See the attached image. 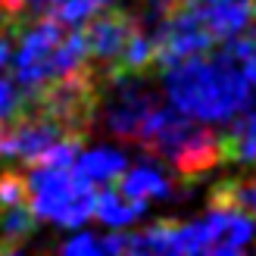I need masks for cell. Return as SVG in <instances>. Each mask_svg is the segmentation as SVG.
<instances>
[{
    "label": "cell",
    "mask_w": 256,
    "mask_h": 256,
    "mask_svg": "<svg viewBox=\"0 0 256 256\" xmlns=\"http://www.w3.org/2000/svg\"><path fill=\"white\" fill-rule=\"evenodd\" d=\"M138 28H140L138 19L128 10H122V6H112L106 12H100V16L94 12L91 22L82 28L84 44H88V60H91L94 72L104 78V84L110 82V75H112V69H116V62L122 56L128 38H132Z\"/></svg>",
    "instance_id": "obj_5"
},
{
    "label": "cell",
    "mask_w": 256,
    "mask_h": 256,
    "mask_svg": "<svg viewBox=\"0 0 256 256\" xmlns=\"http://www.w3.org/2000/svg\"><path fill=\"white\" fill-rule=\"evenodd\" d=\"M172 106L200 122H228L253 104V84L240 62L219 50L212 56H188L162 69Z\"/></svg>",
    "instance_id": "obj_1"
},
{
    "label": "cell",
    "mask_w": 256,
    "mask_h": 256,
    "mask_svg": "<svg viewBox=\"0 0 256 256\" xmlns=\"http://www.w3.org/2000/svg\"><path fill=\"white\" fill-rule=\"evenodd\" d=\"M106 84H112V97L104 106L106 128L116 138L138 144L150 112L160 106V97L144 84V75H122V78H112Z\"/></svg>",
    "instance_id": "obj_4"
},
{
    "label": "cell",
    "mask_w": 256,
    "mask_h": 256,
    "mask_svg": "<svg viewBox=\"0 0 256 256\" xmlns=\"http://www.w3.org/2000/svg\"><path fill=\"white\" fill-rule=\"evenodd\" d=\"M197 4H200V16L206 22V28L212 32V38L225 41V38L247 32V25L253 22L256 0H197Z\"/></svg>",
    "instance_id": "obj_6"
},
{
    "label": "cell",
    "mask_w": 256,
    "mask_h": 256,
    "mask_svg": "<svg viewBox=\"0 0 256 256\" xmlns=\"http://www.w3.org/2000/svg\"><path fill=\"white\" fill-rule=\"evenodd\" d=\"M25 188H28V206L34 219L56 222L62 228H78L94 216L97 190L91 182L62 166H41L34 162L25 172Z\"/></svg>",
    "instance_id": "obj_3"
},
{
    "label": "cell",
    "mask_w": 256,
    "mask_h": 256,
    "mask_svg": "<svg viewBox=\"0 0 256 256\" xmlns=\"http://www.w3.org/2000/svg\"><path fill=\"white\" fill-rule=\"evenodd\" d=\"M147 210V200H134V197H125L122 190H100L97 194V203H94V216L104 225L110 228H125V225H132L140 212Z\"/></svg>",
    "instance_id": "obj_8"
},
{
    "label": "cell",
    "mask_w": 256,
    "mask_h": 256,
    "mask_svg": "<svg viewBox=\"0 0 256 256\" xmlns=\"http://www.w3.org/2000/svg\"><path fill=\"white\" fill-rule=\"evenodd\" d=\"M138 144L156 160H169L184 182H197L225 160L222 138H216V132L190 122L182 110L162 104L150 112Z\"/></svg>",
    "instance_id": "obj_2"
},
{
    "label": "cell",
    "mask_w": 256,
    "mask_h": 256,
    "mask_svg": "<svg viewBox=\"0 0 256 256\" xmlns=\"http://www.w3.org/2000/svg\"><path fill=\"white\" fill-rule=\"evenodd\" d=\"M125 169H128V160L119 150H110V147H97L91 153H82V156H75V162H72V172L82 175L84 182H91V184L116 182Z\"/></svg>",
    "instance_id": "obj_7"
},
{
    "label": "cell",
    "mask_w": 256,
    "mask_h": 256,
    "mask_svg": "<svg viewBox=\"0 0 256 256\" xmlns=\"http://www.w3.org/2000/svg\"><path fill=\"white\" fill-rule=\"evenodd\" d=\"M212 210H238L256 216V182L253 178H225L210 190Z\"/></svg>",
    "instance_id": "obj_10"
},
{
    "label": "cell",
    "mask_w": 256,
    "mask_h": 256,
    "mask_svg": "<svg viewBox=\"0 0 256 256\" xmlns=\"http://www.w3.org/2000/svg\"><path fill=\"white\" fill-rule=\"evenodd\" d=\"M34 232V212L28 203L0 210V250H19Z\"/></svg>",
    "instance_id": "obj_11"
},
{
    "label": "cell",
    "mask_w": 256,
    "mask_h": 256,
    "mask_svg": "<svg viewBox=\"0 0 256 256\" xmlns=\"http://www.w3.org/2000/svg\"><path fill=\"white\" fill-rule=\"evenodd\" d=\"M119 190L125 197L134 200H153V197H169V178L162 172H156L153 166H134V169H125L119 178Z\"/></svg>",
    "instance_id": "obj_9"
},
{
    "label": "cell",
    "mask_w": 256,
    "mask_h": 256,
    "mask_svg": "<svg viewBox=\"0 0 256 256\" xmlns=\"http://www.w3.org/2000/svg\"><path fill=\"white\" fill-rule=\"evenodd\" d=\"M222 150H225V160H232V162L256 160V110L247 112L244 119H238L222 134Z\"/></svg>",
    "instance_id": "obj_12"
},
{
    "label": "cell",
    "mask_w": 256,
    "mask_h": 256,
    "mask_svg": "<svg viewBox=\"0 0 256 256\" xmlns=\"http://www.w3.org/2000/svg\"><path fill=\"white\" fill-rule=\"evenodd\" d=\"M56 0H0V19L16 25L28 10H50Z\"/></svg>",
    "instance_id": "obj_14"
},
{
    "label": "cell",
    "mask_w": 256,
    "mask_h": 256,
    "mask_svg": "<svg viewBox=\"0 0 256 256\" xmlns=\"http://www.w3.org/2000/svg\"><path fill=\"white\" fill-rule=\"evenodd\" d=\"M28 112V97L16 78H0V132Z\"/></svg>",
    "instance_id": "obj_13"
},
{
    "label": "cell",
    "mask_w": 256,
    "mask_h": 256,
    "mask_svg": "<svg viewBox=\"0 0 256 256\" xmlns=\"http://www.w3.org/2000/svg\"><path fill=\"white\" fill-rule=\"evenodd\" d=\"M60 250L62 253H84V256H104V240L91 238V234H78V238L66 240Z\"/></svg>",
    "instance_id": "obj_15"
}]
</instances>
